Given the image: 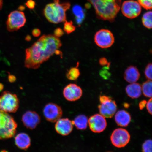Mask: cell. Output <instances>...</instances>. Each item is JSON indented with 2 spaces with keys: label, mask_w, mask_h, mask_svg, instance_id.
<instances>
[{
  "label": "cell",
  "mask_w": 152,
  "mask_h": 152,
  "mask_svg": "<svg viewBox=\"0 0 152 152\" xmlns=\"http://www.w3.org/2000/svg\"><path fill=\"white\" fill-rule=\"evenodd\" d=\"M3 4V0H0V10L2 8Z\"/></svg>",
  "instance_id": "obj_40"
},
{
  "label": "cell",
  "mask_w": 152,
  "mask_h": 152,
  "mask_svg": "<svg viewBox=\"0 0 152 152\" xmlns=\"http://www.w3.org/2000/svg\"><path fill=\"white\" fill-rule=\"evenodd\" d=\"M147 102L146 100H143L140 102L139 106L140 109V110H142L144 109V107L146 105Z\"/></svg>",
  "instance_id": "obj_36"
},
{
  "label": "cell",
  "mask_w": 152,
  "mask_h": 152,
  "mask_svg": "<svg viewBox=\"0 0 152 152\" xmlns=\"http://www.w3.org/2000/svg\"><path fill=\"white\" fill-rule=\"evenodd\" d=\"M99 110L101 115L105 118H111L117 111V105L115 101L111 98L98 106Z\"/></svg>",
  "instance_id": "obj_14"
},
{
  "label": "cell",
  "mask_w": 152,
  "mask_h": 152,
  "mask_svg": "<svg viewBox=\"0 0 152 152\" xmlns=\"http://www.w3.org/2000/svg\"><path fill=\"white\" fill-rule=\"evenodd\" d=\"M152 15L151 11H148L143 15L142 18V22L143 26L149 29H151L152 27Z\"/></svg>",
  "instance_id": "obj_24"
},
{
  "label": "cell",
  "mask_w": 152,
  "mask_h": 152,
  "mask_svg": "<svg viewBox=\"0 0 152 152\" xmlns=\"http://www.w3.org/2000/svg\"><path fill=\"white\" fill-rule=\"evenodd\" d=\"M124 106L126 108H128L129 107V104L126 103H125L124 104Z\"/></svg>",
  "instance_id": "obj_41"
},
{
  "label": "cell",
  "mask_w": 152,
  "mask_h": 152,
  "mask_svg": "<svg viewBox=\"0 0 152 152\" xmlns=\"http://www.w3.org/2000/svg\"><path fill=\"white\" fill-rule=\"evenodd\" d=\"M56 122L55 129L56 132L61 135H68L73 130V123L69 119L60 118Z\"/></svg>",
  "instance_id": "obj_15"
},
{
  "label": "cell",
  "mask_w": 152,
  "mask_h": 152,
  "mask_svg": "<svg viewBox=\"0 0 152 152\" xmlns=\"http://www.w3.org/2000/svg\"><path fill=\"white\" fill-rule=\"evenodd\" d=\"M80 75V72L79 69L76 67L71 68L66 74V78L68 80L72 81L77 80Z\"/></svg>",
  "instance_id": "obj_23"
},
{
  "label": "cell",
  "mask_w": 152,
  "mask_h": 152,
  "mask_svg": "<svg viewBox=\"0 0 152 152\" xmlns=\"http://www.w3.org/2000/svg\"><path fill=\"white\" fill-rule=\"evenodd\" d=\"M20 101L18 96L8 91L0 96V109L7 113H15L19 107Z\"/></svg>",
  "instance_id": "obj_5"
},
{
  "label": "cell",
  "mask_w": 152,
  "mask_h": 152,
  "mask_svg": "<svg viewBox=\"0 0 152 152\" xmlns=\"http://www.w3.org/2000/svg\"><path fill=\"white\" fill-rule=\"evenodd\" d=\"M152 140H148L144 142L142 145L143 152H152Z\"/></svg>",
  "instance_id": "obj_27"
},
{
  "label": "cell",
  "mask_w": 152,
  "mask_h": 152,
  "mask_svg": "<svg viewBox=\"0 0 152 152\" xmlns=\"http://www.w3.org/2000/svg\"><path fill=\"white\" fill-rule=\"evenodd\" d=\"M35 2L33 0H28L26 3V5L28 8L33 9L35 6Z\"/></svg>",
  "instance_id": "obj_31"
},
{
  "label": "cell",
  "mask_w": 152,
  "mask_h": 152,
  "mask_svg": "<svg viewBox=\"0 0 152 152\" xmlns=\"http://www.w3.org/2000/svg\"><path fill=\"white\" fill-rule=\"evenodd\" d=\"M99 63L101 66H106L108 67H109L110 65V62H108L107 59L103 57L100 59Z\"/></svg>",
  "instance_id": "obj_30"
},
{
  "label": "cell",
  "mask_w": 152,
  "mask_h": 152,
  "mask_svg": "<svg viewBox=\"0 0 152 152\" xmlns=\"http://www.w3.org/2000/svg\"><path fill=\"white\" fill-rule=\"evenodd\" d=\"M22 120L25 126L30 130H33L40 122L41 117L36 112L28 111L23 115Z\"/></svg>",
  "instance_id": "obj_13"
},
{
  "label": "cell",
  "mask_w": 152,
  "mask_h": 152,
  "mask_svg": "<svg viewBox=\"0 0 152 152\" xmlns=\"http://www.w3.org/2000/svg\"><path fill=\"white\" fill-rule=\"evenodd\" d=\"M4 88V85L2 83H0V92H1V91L3 90Z\"/></svg>",
  "instance_id": "obj_39"
},
{
  "label": "cell",
  "mask_w": 152,
  "mask_h": 152,
  "mask_svg": "<svg viewBox=\"0 0 152 152\" xmlns=\"http://www.w3.org/2000/svg\"><path fill=\"white\" fill-rule=\"evenodd\" d=\"M152 86V81L148 80L142 83V92L144 96L147 97L151 98Z\"/></svg>",
  "instance_id": "obj_22"
},
{
  "label": "cell",
  "mask_w": 152,
  "mask_h": 152,
  "mask_svg": "<svg viewBox=\"0 0 152 152\" xmlns=\"http://www.w3.org/2000/svg\"><path fill=\"white\" fill-rule=\"evenodd\" d=\"M94 41L96 45L100 48H108L113 44L115 38L109 30L102 29L95 34Z\"/></svg>",
  "instance_id": "obj_7"
},
{
  "label": "cell",
  "mask_w": 152,
  "mask_h": 152,
  "mask_svg": "<svg viewBox=\"0 0 152 152\" xmlns=\"http://www.w3.org/2000/svg\"><path fill=\"white\" fill-rule=\"evenodd\" d=\"M25 9V7L24 6L21 5L18 7V10L19 11H23Z\"/></svg>",
  "instance_id": "obj_37"
},
{
  "label": "cell",
  "mask_w": 152,
  "mask_h": 152,
  "mask_svg": "<svg viewBox=\"0 0 152 152\" xmlns=\"http://www.w3.org/2000/svg\"><path fill=\"white\" fill-rule=\"evenodd\" d=\"M125 90L128 96L132 99L138 98L142 94L141 86L138 83H130L127 86Z\"/></svg>",
  "instance_id": "obj_19"
},
{
  "label": "cell",
  "mask_w": 152,
  "mask_h": 152,
  "mask_svg": "<svg viewBox=\"0 0 152 152\" xmlns=\"http://www.w3.org/2000/svg\"><path fill=\"white\" fill-rule=\"evenodd\" d=\"M32 35L35 37H39L41 34V31L39 28H34L32 31Z\"/></svg>",
  "instance_id": "obj_33"
},
{
  "label": "cell",
  "mask_w": 152,
  "mask_h": 152,
  "mask_svg": "<svg viewBox=\"0 0 152 152\" xmlns=\"http://www.w3.org/2000/svg\"><path fill=\"white\" fill-rule=\"evenodd\" d=\"M44 116L47 121L55 123L61 118L62 115V110L58 104L53 103L48 104L43 110Z\"/></svg>",
  "instance_id": "obj_10"
},
{
  "label": "cell",
  "mask_w": 152,
  "mask_h": 152,
  "mask_svg": "<svg viewBox=\"0 0 152 152\" xmlns=\"http://www.w3.org/2000/svg\"><path fill=\"white\" fill-rule=\"evenodd\" d=\"M131 120L130 114L125 110H119L115 115L116 123L118 125L121 127L128 126Z\"/></svg>",
  "instance_id": "obj_18"
},
{
  "label": "cell",
  "mask_w": 152,
  "mask_h": 152,
  "mask_svg": "<svg viewBox=\"0 0 152 152\" xmlns=\"http://www.w3.org/2000/svg\"><path fill=\"white\" fill-rule=\"evenodd\" d=\"M140 77V74L136 66H129L124 72V77L125 80L130 83H136Z\"/></svg>",
  "instance_id": "obj_17"
},
{
  "label": "cell",
  "mask_w": 152,
  "mask_h": 152,
  "mask_svg": "<svg viewBox=\"0 0 152 152\" xmlns=\"http://www.w3.org/2000/svg\"><path fill=\"white\" fill-rule=\"evenodd\" d=\"M71 6L68 2L60 3V0H54V2L47 4L43 13L49 22L58 24L66 21V11Z\"/></svg>",
  "instance_id": "obj_3"
},
{
  "label": "cell",
  "mask_w": 152,
  "mask_h": 152,
  "mask_svg": "<svg viewBox=\"0 0 152 152\" xmlns=\"http://www.w3.org/2000/svg\"><path fill=\"white\" fill-rule=\"evenodd\" d=\"M8 80L9 82L11 83H14L16 80V77L15 75L9 74L8 76Z\"/></svg>",
  "instance_id": "obj_34"
},
{
  "label": "cell",
  "mask_w": 152,
  "mask_h": 152,
  "mask_svg": "<svg viewBox=\"0 0 152 152\" xmlns=\"http://www.w3.org/2000/svg\"><path fill=\"white\" fill-rule=\"evenodd\" d=\"M122 14L130 19L137 18L141 12L142 8L138 2L134 0L124 2L121 7Z\"/></svg>",
  "instance_id": "obj_9"
},
{
  "label": "cell",
  "mask_w": 152,
  "mask_h": 152,
  "mask_svg": "<svg viewBox=\"0 0 152 152\" xmlns=\"http://www.w3.org/2000/svg\"><path fill=\"white\" fill-rule=\"evenodd\" d=\"M141 6L147 10H151L152 8V0H138Z\"/></svg>",
  "instance_id": "obj_26"
},
{
  "label": "cell",
  "mask_w": 152,
  "mask_h": 152,
  "mask_svg": "<svg viewBox=\"0 0 152 152\" xmlns=\"http://www.w3.org/2000/svg\"><path fill=\"white\" fill-rule=\"evenodd\" d=\"M130 139V136L128 131L122 128L115 129L111 136L112 144L115 147L119 148L125 147Z\"/></svg>",
  "instance_id": "obj_8"
},
{
  "label": "cell",
  "mask_w": 152,
  "mask_h": 152,
  "mask_svg": "<svg viewBox=\"0 0 152 152\" xmlns=\"http://www.w3.org/2000/svg\"><path fill=\"white\" fill-rule=\"evenodd\" d=\"M152 98L150 99L148 101L146 104V107L149 113L152 115Z\"/></svg>",
  "instance_id": "obj_32"
},
{
  "label": "cell",
  "mask_w": 152,
  "mask_h": 152,
  "mask_svg": "<svg viewBox=\"0 0 152 152\" xmlns=\"http://www.w3.org/2000/svg\"><path fill=\"white\" fill-rule=\"evenodd\" d=\"M63 93L66 100L73 102L81 98L83 94V91L81 87L77 85L70 83L64 87Z\"/></svg>",
  "instance_id": "obj_12"
},
{
  "label": "cell",
  "mask_w": 152,
  "mask_h": 152,
  "mask_svg": "<svg viewBox=\"0 0 152 152\" xmlns=\"http://www.w3.org/2000/svg\"><path fill=\"white\" fill-rule=\"evenodd\" d=\"M94 6L97 17L113 22L121 9V0H87Z\"/></svg>",
  "instance_id": "obj_2"
},
{
  "label": "cell",
  "mask_w": 152,
  "mask_h": 152,
  "mask_svg": "<svg viewBox=\"0 0 152 152\" xmlns=\"http://www.w3.org/2000/svg\"><path fill=\"white\" fill-rule=\"evenodd\" d=\"M17 127L14 118L0 109V140L13 137L16 134Z\"/></svg>",
  "instance_id": "obj_4"
},
{
  "label": "cell",
  "mask_w": 152,
  "mask_h": 152,
  "mask_svg": "<svg viewBox=\"0 0 152 152\" xmlns=\"http://www.w3.org/2000/svg\"><path fill=\"white\" fill-rule=\"evenodd\" d=\"M72 10L75 16L77 23L78 25L80 24L85 18L84 11L80 6L78 5L74 6Z\"/></svg>",
  "instance_id": "obj_21"
},
{
  "label": "cell",
  "mask_w": 152,
  "mask_h": 152,
  "mask_svg": "<svg viewBox=\"0 0 152 152\" xmlns=\"http://www.w3.org/2000/svg\"><path fill=\"white\" fill-rule=\"evenodd\" d=\"M64 32L62 28H58L54 30V35L55 37L59 38L62 37L64 35Z\"/></svg>",
  "instance_id": "obj_29"
},
{
  "label": "cell",
  "mask_w": 152,
  "mask_h": 152,
  "mask_svg": "<svg viewBox=\"0 0 152 152\" xmlns=\"http://www.w3.org/2000/svg\"><path fill=\"white\" fill-rule=\"evenodd\" d=\"M88 123L91 130L94 133L103 132L107 124L105 118L100 114H96L91 116L88 120Z\"/></svg>",
  "instance_id": "obj_11"
},
{
  "label": "cell",
  "mask_w": 152,
  "mask_h": 152,
  "mask_svg": "<svg viewBox=\"0 0 152 152\" xmlns=\"http://www.w3.org/2000/svg\"><path fill=\"white\" fill-rule=\"evenodd\" d=\"M26 22L24 13L20 11H15L9 15L6 24L7 29L9 32L18 31L23 27Z\"/></svg>",
  "instance_id": "obj_6"
},
{
  "label": "cell",
  "mask_w": 152,
  "mask_h": 152,
  "mask_svg": "<svg viewBox=\"0 0 152 152\" xmlns=\"http://www.w3.org/2000/svg\"><path fill=\"white\" fill-rule=\"evenodd\" d=\"M111 98L109 96H102L100 97L99 100L100 103H103V102H105L110 99Z\"/></svg>",
  "instance_id": "obj_35"
},
{
  "label": "cell",
  "mask_w": 152,
  "mask_h": 152,
  "mask_svg": "<svg viewBox=\"0 0 152 152\" xmlns=\"http://www.w3.org/2000/svg\"><path fill=\"white\" fill-rule=\"evenodd\" d=\"M25 40L27 41H30L31 40V36L28 35L26 36L25 38Z\"/></svg>",
  "instance_id": "obj_38"
},
{
  "label": "cell",
  "mask_w": 152,
  "mask_h": 152,
  "mask_svg": "<svg viewBox=\"0 0 152 152\" xmlns=\"http://www.w3.org/2000/svg\"><path fill=\"white\" fill-rule=\"evenodd\" d=\"M0 152H8L7 151H6V150H2V151H0Z\"/></svg>",
  "instance_id": "obj_42"
},
{
  "label": "cell",
  "mask_w": 152,
  "mask_h": 152,
  "mask_svg": "<svg viewBox=\"0 0 152 152\" xmlns=\"http://www.w3.org/2000/svg\"><path fill=\"white\" fill-rule=\"evenodd\" d=\"M152 64L151 63H149L147 64L145 68L144 74L146 78L148 80H152Z\"/></svg>",
  "instance_id": "obj_28"
},
{
  "label": "cell",
  "mask_w": 152,
  "mask_h": 152,
  "mask_svg": "<svg viewBox=\"0 0 152 152\" xmlns=\"http://www.w3.org/2000/svg\"><path fill=\"white\" fill-rule=\"evenodd\" d=\"M15 141L17 147L25 151L27 150L31 145V139L26 133H19L15 137Z\"/></svg>",
  "instance_id": "obj_16"
},
{
  "label": "cell",
  "mask_w": 152,
  "mask_h": 152,
  "mask_svg": "<svg viewBox=\"0 0 152 152\" xmlns=\"http://www.w3.org/2000/svg\"><path fill=\"white\" fill-rule=\"evenodd\" d=\"M76 29L75 26L74 25L72 21L67 22L66 21L64 22V30L66 33L69 34H71Z\"/></svg>",
  "instance_id": "obj_25"
},
{
  "label": "cell",
  "mask_w": 152,
  "mask_h": 152,
  "mask_svg": "<svg viewBox=\"0 0 152 152\" xmlns=\"http://www.w3.org/2000/svg\"><path fill=\"white\" fill-rule=\"evenodd\" d=\"M72 122L78 130H84L87 128L88 119L86 116L81 115H78Z\"/></svg>",
  "instance_id": "obj_20"
},
{
  "label": "cell",
  "mask_w": 152,
  "mask_h": 152,
  "mask_svg": "<svg viewBox=\"0 0 152 152\" xmlns=\"http://www.w3.org/2000/svg\"><path fill=\"white\" fill-rule=\"evenodd\" d=\"M59 38L53 35H44L26 50L25 67L28 69H38L44 62L50 57L62 46Z\"/></svg>",
  "instance_id": "obj_1"
}]
</instances>
